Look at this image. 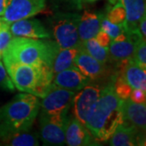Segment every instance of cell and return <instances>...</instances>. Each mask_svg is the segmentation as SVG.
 Returning a JSON list of instances; mask_svg holds the SVG:
<instances>
[{
    "instance_id": "6da1fadb",
    "label": "cell",
    "mask_w": 146,
    "mask_h": 146,
    "mask_svg": "<svg viewBox=\"0 0 146 146\" xmlns=\"http://www.w3.org/2000/svg\"><path fill=\"white\" fill-rule=\"evenodd\" d=\"M121 101L110 83L102 89L99 98L90 110L85 127L97 141H106L123 123Z\"/></svg>"
},
{
    "instance_id": "7a4b0ae2",
    "label": "cell",
    "mask_w": 146,
    "mask_h": 146,
    "mask_svg": "<svg viewBox=\"0 0 146 146\" xmlns=\"http://www.w3.org/2000/svg\"><path fill=\"white\" fill-rule=\"evenodd\" d=\"M40 102L33 94H19L0 107V139L31 129L39 113Z\"/></svg>"
},
{
    "instance_id": "3957f363",
    "label": "cell",
    "mask_w": 146,
    "mask_h": 146,
    "mask_svg": "<svg viewBox=\"0 0 146 146\" xmlns=\"http://www.w3.org/2000/svg\"><path fill=\"white\" fill-rule=\"evenodd\" d=\"M59 47L56 42L14 36L2 54L3 63H23L32 66H47L51 69Z\"/></svg>"
},
{
    "instance_id": "277c9868",
    "label": "cell",
    "mask_w": 146,
    "mask_h": 146,
    "mask_svg": "<svg viewBox=\"0 0 146 146\" xmlns=\"http://www.w3.org/2000/svg\"><path fill=\"white\" fill-rule=\"evenodd\" d=\"M3 63L15 88L19 91L42 98L52 84L54 74L47 66H32L13 62Z\"/></svg>"
},
{
    "instance_id": "5b68a950",
    "label": "cell",
    "mask_w": 146,
    "mask_h": 146,
    "mask_svg": "<svg viewBox=\"0 0 146 146\" xmlns=\"http://www.w3.org/2000/svg\"><path fill=\"white\" fill-rule=\"evenodd\" d=\"M80 19L78 13H58L53 16V34L60 49L80 46L81 42L78 33Z\"/></svg>"
},
{
    "instance_id": "8992f818",
    "label": "cell",
    "mask_w": 146,
    "mask_h": 146,
    "mask_svg": "<svg viewBox=\"0 0 146 146\" xmlns=\"http://www.w3.org/2000/svg\"><path fill=\"white\" fill-rule=\"evenodd\" d=\"M75 94L76 92L58 87L52 83L40 102L42 112L54 116H68Z\"/></svg>"
},
{
    "instance_id": "52a82bcc",
    "label": "cell",
    "mask_w": 146,
    "mask_h": 146,
    "mask_svg": "<svg viewBox=\"0 0 146 146\" xmlns=\"http://www.w3.org/2000/svg\"><path fill=\"white\" fill-rule=\"evenodd\" d=\"M68 119V116L50 115L41 111L39 123L42 141L50 145H63Z\"/></svg>"
},
{
    "instance_id": "ba28073f",
    "label": "cell",
    "mask_w": 146,
    "mask_h": 146,
    "mask_svg": "<svg viewBox=\"0 0 146 146\" xmlns=\"http://www.w3.org/2000/svg\"><path fill=\"white\" fill-rule=\"evenodd\" d=\"M46 3V0H7L2 17L9 23L30 18L44 10Z\"/></svg>"
},
{
    "instance_id": "9c48e42d",
    "label": "cell",
    "mask_w": 146,
    "mask_h": 146,
    "mask_svg": "<svg viewBox=\"0 0 146 146\" xmlns=\"http://www.w3.org/2000/svg\"><path fill=\"white\" fill-rule=\"evenodd\" d=\"M102 91V89L98 85L88 84L75 94L72 102L74 116L84 126L90 110L99 98Z\"/></svg>"
},
{
    "instance_id": "30bf717a",
    "label": "cell",
    "mask_w": 146,
    "mask_h": 146,
    "mask_svg": "<svg viewBox=\"0 0 146 146\" xmlns=\"http://www.w3.org/2000/svg\"><path fill=\"white\" fill-rule=\"evenodd\" d=\"M10 31L14 36H23L34 39H49L50 34L41 21L36 19H22L10 25Z\"/></svg>"
},
{
    "instance_id": "8fae6325",
    "label": "cell",
    "mask_w": 146,
    "mask_h": 146,
    "mask_svg": "<svg viewBox=\"0 0 146 146\" xmlns=\"http://www.w3.org/2000/svg\"><path fill=\"white\" fill-rule=\"evenodd\" d=\"M97 141L89 130L75 117H68L65 130V143L69 146L96 145Z\"/></svg>"
},
{
    "instance_id": "7c38bea8",
    "label": "cell",
    "mask_w": 146,
    "mask_h": 146,
    "mask_svg": "<svg viewBox=\"0 0 146 146\" xmlns=\"http://www.w3.org/2000/svg\"><path fill=\"white\" fill-rule=\"evenodd\" d=\"M145 132L140 131L133 126L123 122L108 141L112 146H135L145 145Z\"/></svg>"
},
{
    "instance_id": "4fadbf2b",
    "label": "cell",
    "mask_w": 146,
    "mask_h": 146,
    "mask_svg": "<svg viewBox=\"0 0 146 146\" xmlns=\"http://www.w3.org/2000/svg\"><path fill=\"white\" fill-rule=\"evenodd\" d=\"M91 80L85 76L76 66L54 75L53 84L58 87L77 92L86 86Z\"/></svg>"
},
{
    "instance_id": "5bb4252c",
    "label": "cell",
    "mask_w": 146,
    "mask_h": 146,
    "mask_svg": "<svg viewBox=\"0 0 146 146\" xmlns=\"http://www.w3.org/2000/svg\"><path fill=\"white\" fill-rule=\"evenodd\" d=\"M121 111L123 122L133 126L137 130L145 132L146 106L145 103L139 104L130 98L121 101Z\"/></svg>"
},
{
    "instance_id": "9a60e30c",
    "label": "cell",
    "mask_w": 146,
    "mask_h": 146,
    "mask_svg": "<svg viewBox=\"0 0 146 146\" xmlns=\"http://www.w3.org/2000/svg\"><path fill=\"white\" fill-rule=\"evenodd\" d=\"M74 65L91 80L101 78L106 72L105 64L100 63L80 46L74 58Z\"/></svg>"
},
{
    "instance_id": "2e32d148",
    "label": "cell",
    "mask_w": 146,
    "mask_h": 146,
    "mask_svg": "<svg viewBox=\"0 0 146 146\" xmlns=\"http://www.w3.org/2000/svg\"><path fill=\"white\" fill-rule=\"evenodd\" d=\"M124 7L126 20L123 24L125 33L139 32L138 26L145 14V0H119Z\"/></svg>"
},
{
    "instance_id": "e0dca14e",
    "label": "cell",
    "mask_w": 146,
    "mask_h": 146,
    "mask_svg": "<svg viewBox=\"0 0 146 146\" xmlns=\"http://www.w3.org/2000/svg\"><path fill=\"white\" fill-rule=\"evenodd\" d=\"M103 18L102 14L94 13L90 11H84L80 16L78 25V33L80 42L94 38L101 29V22Z\"/></svg>"
},
{
    "instance_id": "ac0fdd59",
    "label": "cell",
    "mask_w": 146,
    "mask_h": 146,
    "mask_svg": "<svg viewBox=\"0 0 146 146\" xmlns=\"http://www.w3.org/2000/svg\"><path fill=\"white\" fill-rule=\"evenodd\" d=\"M124 66L122 68L121 76L134 89H140L146 92V71L131 59L123 61Z\"/></svg>"
},
{
    "instance_id": "d6986e66",
    "label": "cell",
    "mask_w": 146,
    "mask_h": 146,
    "mask_svg": "<svg viewBox=\"0 0 146 146\" xmlns=\"http://www.w3.org/2000/svg\"><path fill=\"white\" fill-rule=\"evenodd\" d=\"M135 46L136 44L128 38L120 42L111 41L108 47L110 58L119 62L131 60L133 57Z\"/></svg>"
},
{
    "instance_id": "ffe728a7",
    "label": "cell",
    "mask_w": 146,
    "mask_h": 146,
    "mask_svg": "<svg viewBox=\"0 0 146 146\" xmlns=\"http://www.w3.org/2000/svg\"><path fill=\"white\" fill-rule=\"evenodd\" d=\"M78 49L79 47L58 49L51 65V71L54 75L75 66L74 58L78 51Z\"/></svg>"
},
{
    "instance_id": "44dd1931",
    "label": "cell",
    "mask_w": 146,
    "mask_h": 146,
    "mask_svg": "<svg viewBox=\"0 0 146 146\" xmlns=\"http://www.w3.org/2000/svg\"><path fill=\"white\" fill-rule=\"evenodd\" d=\"M80 47L84 50L89 54L100 63L106 64L109 61L110 55L108 48L100 46L95 38H91L87 41L80 42Z\"/></svg>"
},
{
    "instance_id": "7402d4cb",
    "label": "cell",
    "mask_w": 146,
    "mask_h": 146,
    "mask_svg": "<svg viewBox=\"0 0 146 146\" xmlns=\"http://www.w3.org/2000/svg\"><path fill=\"white\" fill-rule=\"evenodd\" d=\"M27 131L17 132L10 135L2 141L8 145L13 146H36L39 145L36 134Z\"/></svg>"
},
{
    "instance_id": "603a6c76",
    "label": "cell",
    "mask_w": 146,
    "mask_h": 146,
    "mask_svg": "<svg viewBox=\"0 0 146 146\" xmlns=\"http://www.w3.org/2000/svg\"><path fill=\"white\" fill-rule=\"evenodd\" d=\"M112 84L115 94L121 100H125L130 98L132 88L123 80L121 75H119L114 78Z\"/></svg>"
},
{
    "instance_id": "cb8c5ba5",
    "label": "cell",
    "mask_w": 146,
    "mask_h": 146,
    "mask_svg": "<svg viewBox=\"0 0 146 146\" xmlns=\"http://www.w3.org/2000/svg\"><path fill=\"white\" fill-rule=\"evenodd\" d=\"M115 5L109 11L106 19L113 24L116 25H123L126 20V12L124 7L120 3H115Z\"/></svg>"
},
{
    "instance_id": "d4e9b609",
    "label": "cell",
    "mask_w": 146,
    "mask_h": 146,
    "mask_svg": "<svg viewBox=\"0 0 146 146\" xmlns=\"http://www.w3.org/2000/svg\"><path fill=\"white\" fill-rule=\"evenodd\" d=\"M141 68H146V44L145 40H141L136 44L133 57L131 59Z\"/></svg>"
},
{
    "instance_id": "484cf974",
    "label": "cell",
    "mask_w": 146,
    "mask_h": 146,
    "mask_svg": "<svg viewBox=\"0 0 146 146\" xmlns=\"http://www.w3.org/2000/svg\"><path fill=\"white\" fill-rule=\"evenodd\" d=\"M101 30L106 32L111 38L115 39L116 36L124 33V29L123 25H116L109 21L106 17H103L101 22Z\"/></svg>"
},
{
    "instance_id": "4316f807",
    "label": "cell",
    "mask_w": 146,
    "mask_h": 146,
    "mask_svg": "<svg viewBox=\"0 0 146 146\" xmlns=\"http://www.w3.org/2000/svg\"><path fill=\"white\" fill-rule=\"evenodd\" d=\"M11 23L7 22L3 18V21L0 25V54H2L7 46H8L12 34L10 31Z\"/></svg>"
},
{
    "instance_id": "83f0119b",
    "label": "cell",
    "mask_w": 146,
    "mask_h": 146,
    "mask_svg": "<svg viewBox=\"0 0 146 146\" xmlns=\"http://www.w3.org/2000/svg\"><path fill=\"white\" fill-rule=\"evenodd\" d=\"M0 89L13 91L15 89V86L12 83L10 76L7 72L3 63L0 61Z\"/></svg>"
},
{
    "instance_id": "f1b7e54d",
    "label": "cell",
    "mask_w": 146,
    "mask_h": 146,
    "mask_svg": "<svg viewBox=\"0 0 146 146\" xmlns=\"http://www.w3.org/2000/svg\"><path fill=\"white\" fill-rule=\"evenodd\" d=\"M129 98L132 102H136V103H139V104L145 103L146 92H145V91H143V90H141L140 89H132Z\"/></svg>"
},
{
    "instance_id": "f546056e",
    "label": "cell",
    "mask_w": 146,
    "mask_h": 146,
    "mask_svg": "<svg viewBox=\"0 0 146 146\" xmlns=\"http://www.w3.org/2000/svg\"><path fill=\"white\" fill-rule=\"evenodd\" d=\"M94 38H95V40L98 42V43L99 44L100 46H102L103 47H106V48L109 47L110 44L111 43V41H112L110 36L106 32L102 31L101 29L96 34V36H95Z\"/></svg>"
},
{
    "instance_id": "4dcf8cb0",
    "label": "cell",
    "mask_w": 146,
    "mask_h": 146,
    "mask_svg": "<svg viewBox=\"0 0 146 146\" xmlns=\"http://www.w3.org/2000/svg\"><path fill=\"white\" fill-rule=\"evenodd\" d=\"M138 30H139V33L142 36L143 39L145 40V36H146V15L143 16L141 18V21L139 23V26H138Z\"/></svg>"
},
{
    "instance_id": "1f68e13d",
    "label": "cell",
    "mask_w": 146,
    "mask_h": 146,
    "mask_svg": "<svg viewBox=\"0 0 146 146\" xmlns=\"http://www.w3.org/2000/svg\"><path fill=\"white\" fill-rule=\"evenodd\" d=\"M7 0H0V16H3L5 11Z\"/></svg>"
},
{
    "instance_id": "d6a6232c",
    "label": "cell",
    "mask_w": 146,
    "mask_h": 146,
    "mask_svg": "<svg viewBox=\"0 0 146 146\" xmlns=\"http://www.w3.org/2000/svg\"><path fill=\"white\" fill-rule=\"evenodd\" d=\"M72 4L76 6V8L78 9H81L82 8V3H83V0H69Z\"/></svg>"
},
{
    "instance_id": "836d02e7",
    "label": "cell",
    "mask_w": 146,
    "mask_h": 146,
    "mask_svg": "<svg viewBox=\"0 0 146 146\" xmlns=\"http://www.w3.org/2000/svg\"><path fill=\"white\" fill-rule=\"evenodd\" d=\"M109 1L111 4H115V3H116V0H109Z\"/></svg>"
},
{
    "instance_id": "e575fe53",
    "label": "cell",
    "mask_w": 146,
    "mask_h": 146,
    "mask_svg": "<svg viewBox=\"0 0 146 146\" xmlns=\"http://www.w3.org/2000/svg\"><path fill=\"white\" fill-rule=\"evenodd\" d=\"M87 2H89V3H94V2H96V1H98V0H86Z\"/></svg>"
},
{
    "instance_id": "d590c367",
    "label": "cell",
    "mask_w": 146,
    "mask_h": 146,
    "mask_svg": "<svg viewBox=\"0 0 146 146\" xmlns=\"http://www.w3.org/2000/svg\"><path fill=\"white\" fill-rule=\"evenodd\" d=\"M2 21H3V17H0V25H1Z\"/></svg>"
},
{
    "instance_id": "8d00e7d4",
    "label": "cell",
    "mask_w": 146,
    "mask_h": 146,
    "mask_svg": "<svg viewBox=\"0 0 146 146\" xmlns=\"http://www.w3.org/2000/svg\"><path fill=\"white\" fill-rule=\"evenodd\" d=\"M1 57H2V54H0V59H1Z\"/></svg>"
}]
</instances>
